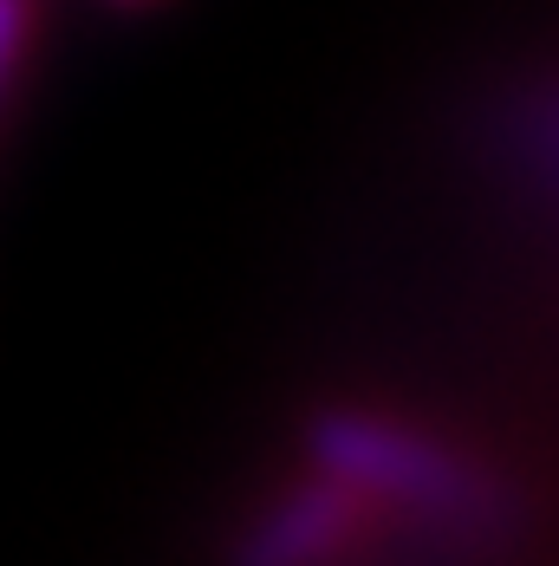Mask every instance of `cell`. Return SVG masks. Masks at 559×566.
I'll return each mask as SVG.
<instances>
[{"label": "cell", "mask_w": 559, "mask_h": 566, "mask_svg": "<svg viewBox=\"0 0 559 566\" xmlns=\"http://www.w3.org/2000/svg\"><path fill=\"white\" fill-rule=\"evenodd\" d=\"M112 7H150V0H112Z\"/></svg>", "instance_id": "4"}, {"label": "cell", "mask_w": 559, "mask_h": 566, "mask_svg": "<svg viewBox=\"0 0 559 566\" xmlns=\"http://www.w3.org/2000/svg\"><path fill=\"white\" fill-rule=\"evenodd\" d=\"M371 521H378L371 502H358L333 475L306 469L247 514V527L228 547V566H338L371 534Z\"/></svg>", "instance_id": "2"}, {"label": "cell", "mask_w": 559, "mask_h": 566, "mask_svg": "<svg viewBox=\"0 0 559 566\" xmlns=\"http://www.w3.org/2000/svg\"><path fill=\"white\" fill-rule=\"evenodd\" d=\"M27 46H33V0H0V98L13 92Z\"/></svg>", "instance_id": "3"}, {"label": "cell", "mask_w": 559, "mask_h": 566, "mask_svg": "<svg viewBox=\"0 0 559 566\" xmlns=\"http://www.w3.org/2000/svg\"><path fill=\"white\" fill-rule=\"evenodd\" d=\"M299 450H306V469L345 482L378 514L403 509L423 521H449V527H482L502 514V489L475 455H462L455 443L430 437L423 423H403L371 403L313 410L299 430Z\"/></svg>", "instance_id": "1"}]
</instances>
